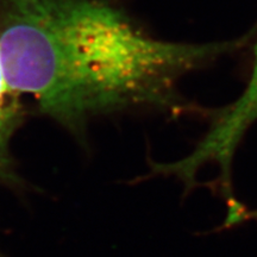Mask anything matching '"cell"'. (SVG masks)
I'll use <instances>...</instances> for the list:
<instances>
[{"mask_svg":"<svg viewBox=\"0 0 257 257\" xmlns=\"http://www.w3.org/2000/svg\"><path fill=\"white\" fill-rule=\"evenodd\" d=\"M3 10L0 62L10 87L69 126L127 108L208 115L181 96L180 80L246 41L157 40L106 0H4Z\"/></svg>","mask_w":257,"mask_h":257,"instance_id":"cell-1","label":"cell"},{"mask_svg":"<svg viewBox=\"0 0 257 257\" xmlns=\"http://www.w3.org/2000/svg\"><path fill=\"white\" fill-rule=\"evenodd\" d=\"M208 130L188 155L174 162H150L149 176H173L188 194L198 185L197 174L205 165H216L217 189L224 200L233 198L232 163L245 133L257 120V36L252 47L249 79L240 95L231 104L211 112Z\"/></svg>","mask_w":257,"mask_h":257,"instance_id":"cell-2","label":"cell"}]
</instances>
